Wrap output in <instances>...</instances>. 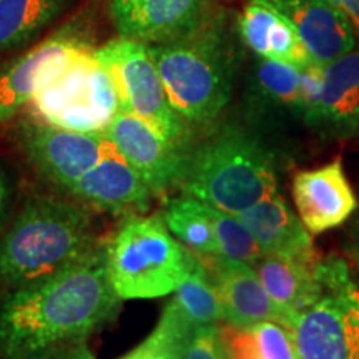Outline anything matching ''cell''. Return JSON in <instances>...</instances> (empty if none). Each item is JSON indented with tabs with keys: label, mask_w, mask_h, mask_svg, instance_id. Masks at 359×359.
<instances>
[{
	"label": "cell",
	"mask_w": 359,
	"mask_h": 359,
	"mask_svg": "<svg viewBox=\"0 0 359 359\" xmlns=\"http://www.w3.org/2000/svg\"><path fill=\"white\" fill-rule=\"evenodd\" d=\"M333 2L343 12V15L346 17L359 48V0H333Z\"/></svg>",
	"instance_id": "obj_31"
},
{
	"label": "cell",
	"mask_w": 359,
	"mask_h": 359,
	"mask_svg": "<svg viewBox=\"0 0 359 359\" xmlns=\"http://www.w3.org/2000/svg\"><path fill=\"white\" fill-rule=\"evenodd\" d=\"M264 359H299L293 330L280 321H264L251 327Z\"/></svg>",
	"instance_id": "obj_27"
},
{
	"label": "cell",
	"mask_w": 359,
	"mask_h": 359,
	"mask_svg": "<svg viewBox=\"0 0 359 359\" xmlns=\"http://www.w3.org/2000/svg\"><path fill=\"white\" fill-rule=\"evenodd\" d=\"M348 253H349V258L353 259L354 264H356V268L359 269V219L353 226L351 240H349V245H348Z\"/></svg>",
	"instance_id": "obj_33"
},
{
	"label": "cell",
	"mask_w": 359,
	"mask_h": 359,
	"mask_svg": "<svg viewBox=\"0 0 359 359\" xmlns=\"http://www.w3.org/2000/svg\"><path fill=\"white\" fill-rule=\"evenodd\" d=\"M107 263L120 299H154L175 293L198 258L172 235L161 215H133L107 243Z\"/></svg>",
	"instance_id": "obj_5"
},
{
	"label": "cell",
	"mask_w": 359,
	"mask_h": 359,
	"mask_svg": "<svg viewBox=\"0 0 359 359\" xmlns=\"http://www.w3.org/2000/svg\"><path fill=\"white\" fill-rule=\"evenodd\" d=\"M95 55L115 80L120 109L142 118L175 147L190 150L195 145V130L173 109L147 43L118 37L97 48Z\"/></svg>",
	"instance_id": "obj_8"
},
{
	"label": "cell",
	"mask_w": 359,
	"mask_h": 359,
	"mask_svg": "<svg viewBox=\"0 0 359 359\" xmlns=\"http://www.w3.org/2000/svg\"><path fill=\"white\" fill-rule=\"evenodd\" d=\"M302 69L258 57L246 87V109L253 122L269 127L290 122L304 125Z\"/></svg>",
	"instance_id": "obj_15"
},
{
	"label": "cell",
	"mask_w": 359,
	"mask_h": 359,
	"mask_svg": "<svg viewBox=\"0 0 359 359\" xmlns=\"http://www.w3.org/2000/svg\"><path fill=\"white\" fill-rule=\"evenodd\" d=\"M302 35L313 62L333 64L356 48V37L333 0H266Z\"/></svg>",
	"instance_id": "obj_18"
},
{
	"label": "cell",
	"mask_w": 359,
	"mask_h": 359,
	"mask_svg": "<svg viewBox=\"0 0 359 359\" xmlns=\"http://www.w3.org/2000/svg\"><path fill=\"white\" fill-rule=\"evenodd\" d=\"M320 263L318 255L309 258L263 255L251 264L268 294L286 316L290 327L294 316L321 298Z\"/></svg>",
	"instance_id": "obj_20"
},
{
	"label": "cell",
	"mask_w": 359,
	"mask_h": 359,
	"mask_svg": "<svg viewBox=\"0 0 359 359\" xmlns=\"http://www.w3.org/2000/svg\"><path fill=\"white\" fill-rule=\"evenodd\" d=\"M25 359H95L90 353L85 341H77V343H67L60 346L50 348L47 351L37 353L34 356Z\"/></svg>",
	"instance_id": "obj_30"
},
{
	"label": "cell",
	"mask_w": 359,
	"mask_h": 359,
	"mask_svg": "<svg viewBox=\"0 0 359 359\" xmlns=\"http://www.w3.org/2000/svg\"><path fill=\"white\" fill-rule=\"evenodd\" d=\"M212 218L219 257L248 264H253L258 258L263 257V251L258 246L257 240L238 215L223 212V210L212 206Z\"/></svg>",
	"instance_id": "obj_25"
},
{
	"label": "cell",
	"mask_w": 359,
	"mask_h": 359,
	"mask_svg": "<svg viewBox=\"0 0 359 359\" xmlns=\"http://www.w3.org/2000/svg\"><path fill=\"white\" fill-rule=\"evenodd\" d=\"M11 201H12L11 182H8L6 172L0 168V230H2L4 224H6V222H7Z\"/></svg>",
	"instance_id": "obj_32"
},
{
	"label": "cell",
	"mask_w": 359,
	"mask_h": 359,
	"mask_svg": "<svg viewBox=\"0 0 359 359\" xmlns=\"http://www.w3.org/2000/svg\"><path fill=\"white\" fill-rule=\"evenodd\" d=\"M323 294L291 321L299 359H359V286L348 263L321 259Z\"/></svg>",
	"instance_id": "obj_7"
},
{
	"label": "cell",
	"mask_w": 359,
	"mask_h": 359,
	"mask_svg": "<svg viewBox=\"0 0 359 359\" xmlns=\"http://www.w3.org/2000/svg\"><path fill=\"white\" fill-rule=\"evenodd\" d=\"M185 341L187 336L160 320L142 344L118 359H183Z\"/></svg>",
	"instance_id": "obj_26"
},
{
	"label": "cell",
	"mask_w": 359,
	"mask_h": 359,
	"mask_svg": "<svg viewBox=\"0 0 359 359\" xmlns=\"http://www.w3.org/2000/svg\"><path fill=\"white\" fill-rule=\"evenodd\" d=\"M103 135L115 150L142 173L155 195L180 187L187 172L190 150L175 147L150 125L128 111L120 110Z\"/></svg>",
	"instance_id": "obj_11"
},
{
	"label": "cell",
	"mask_w": 359,
	"mask_h": 359,
	"mask_svg": "<svg viewBox=\"0 0 359 359\" xmlns=\"http://www.w3.org/2000/svg\"><path fill=\"white\" fill-rule=\"evenodd\" d=\"M160 320L168 323L187 338L198 327L217 326L224 321L222 302L200 262L187 281L175 291Z\"/></svg>",
	"instance_id": "obj_22"
},
{
	"label": "cell",
	"mask_w": 359,
	"mask_h": 359,
	"mask_svg": "<svg viewBox=\"0 0 359 359\" xmlns=\"http://www.w3.org/2000/svg\"><path fill=\"white\" fill-rule=\"evenodd\" d=\"M215 0H110L118 37L160 45L190 34L208 19Z\"/></svg>",
	"instance_id": "obj_12"
},
{
	"label": "cell",
	"mask_w": 359,
	"mask_h": 359,
	"mask_svg": "<svg viewBox=\"0 0 359 359\" xmlns=\"http://www.w3.org/2000/svg\"><path fill=\"white\" fill-rule=\"evenodd\" d=\"M306 127L327 140L359 138V48L325 67L320 102Z\"/></svg>",
	"instance_id": "obj_16"
},
{
	"label": "cell",
	"mask_w": 359,
	"mask_h": 359,
	"mask_svg": "<svg viewBox=\"0 0 359 359\" xmlns=\"http://www.w3.org/2000/svg\"><path fill=\"white\" fill-rule=\"evenodd\" d=\"M148 47L173 109L193 130L213 127L231 100L240 67L226 13L215 11L190 34Z\"/></svg>",
	"instance_id": "obj_2"
},
{
	"label": "cell",
	"mask_w": 359,
	"mask_h": 359,
	"mask_svg": "<svg viewBox=\"0 0 359 359\" xmlns=\"http://www.w3.org/2000/svg\"><path fill=\"white\" fill-rule=\"evenodd\" d=\"M67 193L110 213L145 212L155 196L142 173L116 150L88 170Z\"/></svg>",
	"instance_id": "obj_17"
},
{
	"label": "cell",
	"mask_w": 359,
	"mask_h": 359,
	"mask_svg": "<svg viewBox=\"0 0 359 359\" xmlns=\"http://www.w3.org/2000/svg\"><path fill=\"white\" fill-rule=\"evenodd\" d=\"M87 47L79 30L67 27L0 65V125L25 110L40 90L64 74Z\"/></svg>",
	"instance_id": "obj_10"
},
{
	"label": "cell",
	"mask_w": 359,
	"mask_h": 359,
	"mask_svg": "<svg viewBox=\"0 0 359 359\" xmlns=\"http://www.w3.org/2000/svg\"><path fill=\"white\" fill-rule=\"evenodd\" d=\"M236 29L241 42L259 58L296 67L313 64L298 30L266 0H250L238 17Z\"/></svg>",
	"instance_id": "obj_19"
},
{
	"label": "cell",
	"mask_w": 359,
	"mask_h": 359,
	"mask_svg": "<svg viewBox=\"0 0 359 359\" xmlns=\"http://www.w3.org/2000/svg\"><path fill=\"white\" fill-rule=\"evenodd\" d=\"M30 120L82 133H103L120 110L118 88L92 47L83 48L62 75L27 107Z\"/></svg>",
	"instance_id": "obj_6"
},
{
	"label": "cell",
	"mask_w": 359,
	"mask_h": 359,
	"mask_svg": "<svg viewBox=\"0 0 359 359\" xmlns=\"http://www.w3.org/2000/svg\"><path fill=\"white\" fill-rule=\"evenodd\" d=\"M180 188L183 195L240 215L278 193L275 155L245 125H217L191 147Z\"/></svg>",
	"instance_id": "obj_4"
},
{
	"label": "cell",
	"mask_w": 359,
	"mask_h": 359,
	"mask_svg": "<svg viewBox=\"0 0 359 359\" xmlns=\"http://www.w3.org/2000/svg\"><path fill=\"white\" fill-rule=\"evenodd\" d=\"M218 331L226 359H264L251 330L223 323L218 325Z\"/></svg>",
	"instance_id": "obj_28"
},
{
	"label": "cell",
	"mask_w": 359,
	"mask_h": 359,
	"mask_svg": "<svg viewBox=\"0 0 359 359\" xmlns=\"http://www.w3.org/2000/svg\"><path fill=\"white\" fill-rule=\"evenodd\" d=\"M293 200L298 217L311 235L343 224L358 208V198L344 175L341 160L293 178Z\"/></svg>",
	"instance_id": "obj_14"
},
{
	"label": "cell",
	"mask_w": 359,
	"mask_h": 359,
	"mask_svg": "<svg viewBox=\"0 0 359 359\" xmlns=\"http://www.w3.org/2000/svg\"><path fill=\"white\" fill-rule=\"evenodd\" d=\"M107 245L55 275L8 291L0 303V359H25L85 341L118 311Z\"/></svg>",
	"instance_id": "obj_1"
},
{
	"label": "cell",
	"mask_w": 359,
	"mask_h": 359,
	"mask_svg": "<svg viewBox=\"0 0 359 359\" xmlns=\"http://www.w3.org/2000/svg\"><path fill=\"white\" fill-rule=\"evenodd\" d=\"M238 217L248 226L263 255L296 258L316 257L311 233L278 193L250 206Z\"/></svg>",
	"instance_id": "obj_21"
},
{
	"label": "cell",
	"mask_w": 359,
	"mask_h": 359,
	"mask_svg": "<svg viewBox=\"0 0 359 359\" xmlns=\"http://www.w3.org/2000/svg\"><path fill=\"white\" fill-rule=\"evenodd\" d=\"M161 218L172 235L191 250L195 257H219L212 206L208 203L190 195L170 198Z\"/></svg>",
	"instance_id": "obj_24"
},
{
	"label": "cell",
	"mask_w": 359,
	"mask_h": 359,
	"mask_svg": "<svg viewBox=\"0 0 359 359\" xmlns=\"http://www.w3.org/2000/svg\"><path fill=\"white\" fill-rule=\"evenodd\" d=\"M100 245L85 206L30 196L0 236V290L8 293L55 275Z\"/></svg>",
	"instance_id": "obj_3"
},
{
	"label": "cell",
	"mask_w": 359,
	"mask_h": 359,
	"mask_svg": "<svg viewBox=\"0 0 359 359\" xmlns=\"http://www.w3.org/2000/svg\"><path fill=\"white\" fill-rule=\"evenodd\" d=\"M196 258L203 264L217 290L223 306L224 323L245 330H251L264 321H280L290 326L251 264L223 257Z\"/></svg>",
	"instance_id": "obj_13"
},
{
	"label": "cell",
	"mask_w": 359,
	"mask_h": 359,
	"mask_svg": "<svg viewBox=\"0 0 359 359\" xmlns=\"http://www.w3.org/2000/svg\"><path fill=\"white\" fill-rule=\"evenodd\" d=\"M183 359H226L218 325L193 331L183 346Z\"/></svg>",
	"instance_id": "obj_29"
},
{
	"label": "cell",
	"mask_w": 359,
	"mask_h": 359,
	"mask_svg": "<svg viewBox=\"0 0 359 359\" xmlns=\"http://www.w3.org/2000/svg\"><path fill=\"white\" fill-rule=\"evenodd\" d=\"M72 0H0V53L24 47L62 15Z\"/></svg>",
	"instance_id": "obj_23"
},
{
	"label": "cell",
	"mask_w": 359,
	"mask_h": 359,
	"mask_svg": "<svg viewBox=\"0 0 359 359\" xmlns=\"http://www.w3.org/2000/svg\"><path fill=\"white\" fill-rule=\"evenodd\" d=\"M22 151L43 180L69 191L88 170L115 151L103 133H82L25 120L19 127Z\"/></svg>",
	"instance_id": "obj_9"
}]
</instances>
